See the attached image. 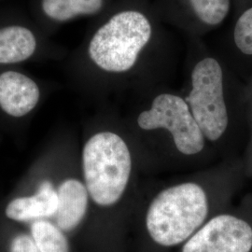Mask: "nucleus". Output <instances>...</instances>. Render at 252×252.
Masks as SVG:
<instances>
[{
	"instance_id": "obj_1",
	"label": "nucleus",
	"mask_w": 252,
	"mask_h": 252,
	"mask_svg": "<svg viewBox=\"0 0 252 252\" xmlns=\"http://www.w3.org/2000/svg\"><path fill=\"white\" fill-rule=\"evenodd\" d=\"M81 171L92 203L103 208L115 206L126 191L132 171L126 141L110 131L91 135L82 148Z\"/></svg>"
},
{
	"instance_id": "obj_2",
	"label": "nucleus",
	"mask_w": 252,
	"mask_h": 252,
	"mask_svg": "<svg viewBox=\"0 0 252 252\" xmlns=\"http://www.w3.org/2000/svg\"><path fill=\"white\" fill-rule=\"evenodd\" d=\"M208 213L205 190L187 182L163 189L153 199L146 227L157 245L170 248L184 244L204 225Z\"/></svg>"
},
{
	"instance_id": "obj_3",
	"label": "nucleus",
	"mask_w": 252,
	"mask_h": 252,
	"mask_svg": "<svg viewBox=\"0 0 252 252\" xmlns=\"http://www.w3.org/2000/svg\"><path fill=\"white\" fill-rule=\"evenodd\" d=\"M152 36L148 19L137 11H123L98 29L91 40V59L103 70L125 72L133 67Z\"/></svg>"
},
{
	"instance_id": "obj_4",
	"label": "nucleus",
	"mask_w": 252,
	"mask_h": 252,
	"mask_svg": "<svg viewBox=\"0 0 252 252\" xmlns=\"http://www.w3.org/2000/svg\"><path fill=\"white\" fill-rule=\"evenodd\" d=\"M191 82L192 89L185 101L204 135L216 141L228 126L223 75L220 63L213 58L203 59L192 70Z\"/></svg>"
},
{
	"instance_id": "obj_5",
	"label": "nucleus",
	"mask_w": 252,
	"mask_h": 252,
	"mask_svg": "<svg viewBox=\"0 0 252 252\" xmlns=\"http://www.w3.org/2000/svg\"><path fill=\"white\" fill-rule=\"evenodd\" d=\"M137 124L144 130H168L177 149L185 155L199 153L205 147V135L187 102L180 96L169 94L156 96L151 109L140 113Z\"/></svg>"
},
{
	"instance_id": "obj_6",
	"label": "nucleus",
	"mask_w": 252,
	"mask_h": 252,
	"mask_svg": "<svg viewBox=\"0 0 252 252\" xmlns=\"http://www.w3.org/2000/svg\"><path fill=\"white\" fill-rule=\"evenodd\" d=\"M252 226L237 217L211 219L183 244L181 252H252Z\"/></svg>"
},
{
	"instance_id": "obj_7",
	"label": "nucleus",
	"mask_w": 252,
	"mask_h": 252,
	"mask_svg": "<svg viewBox=\"0 0 252 252\" xmlns=\"http://www.w3.org/2000/svg\"><path fill=\"white\" fill-rule=\"evenodd\" d=\"M46 157L54 176V184L58 195V208L52 221L63 233L76 231L87 216L90 197L83 180L75 177H61L55 165L53 145L45 151Z\"/></svg>"
},
{
	"instance_id": "obj_8",
	"label": "nucleus",
	"mask_w": 252,
	"mask_h": 252,
	"mask_svg": "<svg viewBox=\"0 0 252 252\" xmlns=\"http://www.w3.org/2000/svg\"><path fill=\"white\" fill-rule=\"evenodd\" d=\"M40 91L35 81L16 71L0 74V109L14 119L26 117L36 108Z\"/></svg>"
},
{
	"instance_id": "obj_9",
	"label": "nucleus",
	"mask_w": 252,
	"mask_h": 252,
	"mask_svg": "<svg viewBox=\"0 0 252 252\" xmlns=\"http://www.w3.org/2000/svg\"><path fill=\"white\" fill-rule=\"evenodd\" d=\"M36 38L25 27L0 29V63H14L28 59L36 50Z\"/></svg>"
},
{
	"instance_id": "obj_10",
	"label": "nucleus",
	"mask_w": 252,
	"mask_h": 252,
	"mask_svg": "<svg viewBox=\"0 0 252 252\" xmlns=\"http://www.w3.org/2000/svg\"><path fill=\"white\" fill-rule=\"evenodd\" d=\"M29 233L39 252H70L67 234L50 220L30 223Z\"/></svg>"
},
{
	"instance_id": "obj_11",
	"label": "nucleus",
	"mask_w": 252,
	"mask_h": 252,
	"mask_svg": "<svg viewBox=\"0 0 252 252\" xmlns=\"http://www.w3.org/2000/svg\"><path fill=\"white\" fill-rule=\"evenodd\" d=\"M103 0H42L46 15L55 21H67L78 15L99 11Z\"/></svg>"
},
{
	"instance_id": "obj_12",
	"label": "nucleus",
	"mask_w": 252,
	"mask_h": 252,
	"mask_svg": "<svg viewBox=\"0 0 252 252\" xmlns=\"http://www.w3.org/2000/svg\"><path fill=\"white\" fill-rule=\"evenodd\" d=\"M197 17L205 24L216 26L229 11L230 0H189Z\"/></svg>"
},
{
	"instance_id": "obj_13",
	"label": "nucleus",
	"mask_w": 252,
	"mask_h": 252,
	"mask_svg": "<svg viewBox=\"0 0 252 252\" xmlns=\"http://www.w3.org/2000/svg\"><path fill=\"white\" fill-rule=\"evenodd\" d=\"M234 42L245 54H252V8L238 19L234 29Z\"/></svg>"
},
{
	"instance_id": "obj_14",
	"label": "nucleus",
	"mask_w": 252,
	"mask_h": 252,
	"mask_svg": "<svg viewBox=\"0 0 252 252\" xmlns=\"http://www.w3.org/2000/svg\"><path fill=\"white\" fill-rule=\"evenodd\" d=\"M7 252H39V251L29 231H17L9 238Z\"/></svg>"
}]
</instances>
